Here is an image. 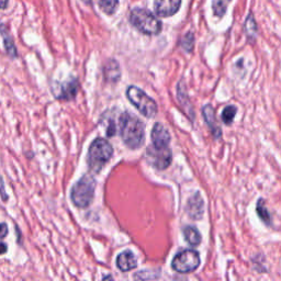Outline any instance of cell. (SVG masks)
I'll use <instances>...</instances> for the list:
<instances>
[{"label": "cell", "mask_w": 281, "mask_h": 281, "mask_svg": "<svg viewBox=\"0 0 281 281\" xmlns=\"http://www.w3.org/2000/svg\"><path fill=\"white\" fill-rule=\"evenodd\" d=\"M119 129L123 143L132 150H136L144 143L145 128L143 122L130 112H123L119 119Z\"/></svg>", "instance_id": "obj_1"}, {"label": "cell", "mask_w": 281, "mask_h": 281, "mask_svg": "<svg viewBox=\"0 0 281 281\" xmlns=\"http://www.w3.org/2000/svg\"><path fill=\"white\" fill-rule=\"evenodd\" d=\"M112 155H114V149L108 140L102 137L96 138L90 144L88 150L87 163L89 170L95 174L100 173Z\"/></svg>", "instance_id": "obj_2"}, {"label": "cell", "mask_w": 281, "mask_h": 281, "mask_svg": "<svg viewBox=\"0 0 281 281\" xmlns=\"http://www.w3.org/2000/svg\"><path fill=\"white\" fill-rule=\"evenodd\" d=\"M96 190V179L89 174L82 177L73 186L70 191V199L74 206L80 209H86L93 202Z\"/></svg>", "instance_id": "obj_3"}, {"label": "cell", "mask_w": 281, "mask_h": 281, "mask_svg": "<svg viewBox=\"0 0 281 281\" xmlns=\"http://www.w3.org/2000/svg\"><path fill=\"white\" fill-rule=\"evenodd\" d=\"M130 22L139 32L147 35H156L161 31L160 21L147 9H133L130 13Z\"/></svg>", "instance_id": "obj_4"}, {"label": "cell", "mask_w": 281, "mask_h": 281, "mask_svg": "<svg viewBox=\"0 0 281 281\" xmlns=\"http://www.w3.org/2000/svg\"><path fill=\"white\" fill-rule=\"evenodd\" d=\"M126 97L134 107L147 118H152L157 114V104L143 90L135 86H130L126 89Z\"/></svg>", "instance_id": "obj_5"}, {"label": "cell", "mask_w": 281, "mask_h": 281, "mask_svg": "<svg viewBox=\"0 0 281 281\" xmlns=\"http://www.w3.org/2000/svg\"><path fill=\"white\" fill-rule=\"evenodd\" d=\"M200 266V255L193 249L181 250L176 255L172 262V267L175 271L180 273H190Z\"/></svg>", "instance_id": "obj_6"}, {"label": "cell", "mask_w": 281, "mask_h": 281, "mask_svg": "<svg viewBox=\"0 0 281 281\" xmlns=\"http://www.w3.org/2000/svg\"><path fill=\"white\" fill-rule=\"evenodd\" d=\"M146 159L157 170H166L172 163V152L170 149L158 150L150 146L146 151Z\"/></svg>", "instance_id": "obj_7"}, {"label": "cell", "mask_w": 281, "mask_h": 281, "mask_svg": "<svg viewBox=\"0 0 281 281\" xmlns=\"http://www.w3.org/2000/svg\"><path fill=\"white\" fill-rule=\"evenodd\" d=\"M152 146L158 150L170 149L171 135L163 124L156 123L152 130Z\"/></svg>", "instance_id": "obj_8"}, {"label": "cell", "mask_w": 281, "mask_h": 281, "mask_svg": "<svg viewBox=\"0 0 281 281\" xmlns=\"http://www.w3.org/2000/svg\"><path fill=\"white\" fill-rule=\"evenodd\" d=\"M79 89V82L76 78H72L63 82L59 87V93H54L56 99L63 101H69L75 99Z\"/></svg>", "instance_id": "obj_9"}, {"label": "cell", "mask_w": 281, "mask_h": 281, "mask_svg": "<svg viewBox=\"0 0 281 281\" xmlns=\"http://www.w3.org/2000/svg\"><path fill=\"white\" fill-rule=\"evenodd\" d=\"M181 0H154V8L159 17L174 16L180 8Z\"/></svg>", "instance_id": "obj_10"}, {"label": "cell", "mask_w": 281, "mask_h": 281, "mask_svg": "<svg viewBox=\"0 0 281 281\" xmlns=\"http://www.w3.org/2000/svg\"><path fill=\"white\" fill-rule=\"evenodd\" d=\"M188 215L194 220L201 219L203 212H205V202L199 192L194 193L187 203Z\"/></svg>", "instance_id": "obj_11"}, {"label": "cell", "mask_w": 281, "mask_h": 281, "mask_svg": "<svg viewBox=\"0 0 281 281\" xmlns=\"http://www.w3.org/2000/svg\"><path fill=\"white\" fill-rule=\"evenodd\" d=\"M202 115H203L205 121L207 122L211 132H212L214 138H220L222 135V131H221V128L219 126V124L216 123L215 112H214V109L212 108V105H210V104L205 105L202 109Z\"/></svg>", "instance_id": "obj_12"}, {"label": "cell", "mask_w": 281, "mask_h": 281, "mask_svg": "<svg viewBox=\"0 0 281 281\" xmlns=\"http://www.w3.org/2000/svg\"><path fill=\"white\" fill-rule=\"evenodd\" d=\"M137 266L136 257L131 250H124L117 257V267L123 272L134 269Z\"/></svg>", "instance_id": "obj_13"}, {"label": "cell", "mask_w": 281, "mask_h": 281, "mask_svg": "<svg viewBox=\"0 0 281 281\" xmlns=\"http://www.w3.org/2000/svg\"><path fill=\"white\" fill-rule=\"evenodd\" d=\"M0 34H2V37L4 39V45L7 54H8L11 59H17L18 51L15 46V43H13V40L9 33L8 27L6 26V24H0Z\"/></svg>", "instance_id": "obj_14"}, {"label": "cell", "mask_w": 281, "mask_h": 281, "mask_svg": "<svg viewBox=\"0 0 281 281\" xmlns=\"http://www.w3.org/2000/svg\"><path fill=\"white\" fill-rule=\"evenodd\" d=\"M103 75H104V78L111 82H115L120 79L121 72H120V66H119L118 62L115 60L108 61L107 64H105L103 67Z\"/></svg>", "instance_id": "obj_15"}, {"label": "cell", "mask_w": 281, "mask_h": 281, "mask_svg": "<svg viewBox=\"0 0 281 281\" xmlns=\"http://www.w3.org/2000/svg\"><path fill=\"white\" fill-rule=\"evenodd\" d=\"M184 236L186 242L191 246H198L201 243L200 232L194 227H186L184 229Z\"/></svg>", "instance_id": "obj_16"}, {"label": "cell", "mask_w": 281, "mask_h": 281, "mask_svg": "<svg viewBox=\"0 0 281 281\" xmlns=\"http://www.w3.org/2000/svg\"><path fill=\"white\" fill-rule=\"evenodd\" d=\"M99 7L107 15H114L119 7V0H100Z\"/></svg>", "instance_id": "obj_17"}, {"label": "cell", "mask_w": 281, "mask_h": 281, "mask_svg": "<svg viewBox=\"0 0 281 281\" xmlns=\"http://www.w3.org/2000/svg\"><path fill=\"white\" fill-rule=\"evenodd\" d=\"M236 112H237L236 107H234V105H228V107L222 112V121L226 124L230 125L234 121Z\"/></svg>", "instance_id": "obj_18"}, {"label": "cell", "mask_w": 281, "mask_h": 281, "mask_svg": "<svg viewBox=\"0 0 281 281\" xmlns=\"http://www.w3.org/2000/svg\"><path fill=\"white\" fill-rule=\"evenodd\" d=\"M256 210H257L258 216L261 217V219L263 220V222H265L266 224H269L270 223V215L268 213V210H267V208L265 207V202H264L263 199L258 200Z\"/></svg>", "instance_id": "obj_19"}, {"label": "cell", "mask_w": 281, "mask_h": 281, "mask_svg": "<svg viewBox=\"0 0 281 281\" xmlns=\"http://www.w3.org/2000/svg\"><path fill=\"white\" fill-rule=\"evenodd\" d=\"M194 43V38L192 33H187L184 38L181 39V46L186 52H191Z\"/></svg>", "instance_id": "obj_20"}, {"label": "cell", "mask_w": 281, "mask_h": 281, "mask_svg": "<svg viewBox=\"0 0 281 281\" xmlns=\"http://www.w3.org/2000/svg\"><path fill=\"white\" fill-rule=\"evenodd\" d=\"M213 11L217 17H222L227 10V5L224 0H213Z\"/></svg>", "instance_id": "obj_21"}, {"label": "cell", "mask_w": 281, "mask_h": 281, "mask_svg": "<svg viewBox=\"0 0 281 281\" xmlns=\"http://www.w3.org/2000/svg\"><path fill=\"white\" fill-rule=\"evenodd\" d=\"M246 32H247L248 38H252L256 34V24L254 19H252V16H249L247 19V23H246Z\"/></svg>", "instance_id": "obj_22"}, {"label": "cell", "mask_w": 281, "mask_h": 281, "mask_svg": "<svg viewBox=\"0 0 281 281\" xmlns=\"http://www.w3.org/2000/svg\"><path fill=\"white\" fill-rule=\"evenodd\" d=\"M0 198L4 202H7L9 199V195L7 194L6 192V188H5V182H4V178L0 176Z\"/></svg>", "instance_id": "obj_23"}, {"label": "cell", "mask_w": 281, "mask_h": 281, "mask_svg": "<svg viewBox=\"0 0 281 281\" xmlns=\"http://www.w3.org/2000/svg\"><path fill=\"white\" fill-rule=\"evenodd\" d=\"M8 235V226L6 223H0V240Z\"/></svg>", "instance_id": "obj_24"}, {"label": "cell", "mask_w": 281, "mask_h": 281, "mask_svg": "<svg viewBox=\"0 0 281 281\" xmlns=\"http://www.w3.org/2000/svg\"><path fill=\"white\" fill-rule=\"evenodd\" d=\"M8 250V247H7V244L0 242V255H4Z\"/></svg>", "instance_id": "obj_25"}, {"label": "cell", "mask_w": 281, "mask_h": 281, "mask_svg": "<svg viewBox=\"0 0 281 281\" xmlns=\"http://www.w3.org/2000/svg\"><path fill=\"white\" fill-rule=\"evenodd\" d=\"M9 0H0V9H5L8 6Z\"/></svg>", "instance_id": "obj_26"}]
</instances>
